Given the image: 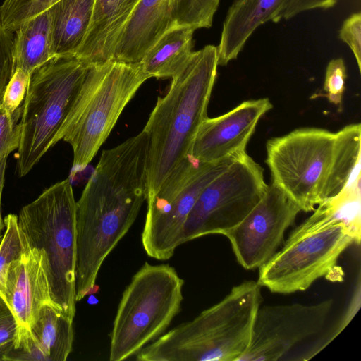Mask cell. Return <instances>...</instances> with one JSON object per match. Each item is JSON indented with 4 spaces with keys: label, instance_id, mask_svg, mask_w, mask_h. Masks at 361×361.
<instances>
[{
    "label": "cell",
    "instance_id": "6da1fadb",
    "mask_svg": "<svg viewBox=\"0 0 361 361\" xmlns=\"http://www.w3.org/2000/svg\"><path fill=\"white\" fill-rule=\"evenodd\" d=\"M145 131L104 150L76 202L75 299L95 293L101 266L133 226L147 195Z\"/></svg>",
    "mask_w": 361,
    "mask_h": 361
},
{
    "label": "cell",
    "instance_id": "7a4b0ae2",
    "mask_svg": "<svg viewBox=\"0 0 361 361\" xmlns=\"http://www.w3.org/2000/svg\"><path fill=\"white\" fill-rule=\"evenodd\" d=\"M361 131L350 124L336 133L296 129L267 142L272 183L304 212L340 193L360 165Z\"/></svg>",
    "mask_w": 361,
    "mask_h": 361
},
{
    "label": "cell",
    "instance_id": "3957f363",
    "mask_svg": "<svg viewBox=\"0 0 361 361\" xmlns=\"http://www.w3.org/2000/svg\"><path fill=\"white\" fill-rule=\"evenodd\" d=\"M217 47L193 51L185 68L159 97L143 129L149 140L147 195H154L170 172L190 153L207 106L218 67Z\"/></svg>",
    "mask_w": 361,
    "mask_h": 361
},
{
    "label": "cell",
    "instance_id": "277c9868",
    "mask_svg": "<svg viewBox=\"0 0 361 361\" xmlns=\"http://www.w3.org/2000/svg\"><path fill=\"white\" fill-rule=\"evenodd\" d=\"M245 281L193 319L165 332L135 355L137 361H238L247 350L262 301Z\"/></svg>",
    "mask_w": 361,
    "mask_h": 361
},
{
    "label": "cell",
    "instance_id": "5b68a950",
    "mask_svg": "<svg viewBox=\"0 0 361 361\" xmlns=\"http://www.w3.org/2000/svg\"><path fill=\"white\" fill-rule=\"evenodd\" d=\"M149 77L140 63L110 60L90 66L80 90L60 128L73 152V170H83L106 141L118 118Z\"/></svg>",
    "mask_w": 361,
    "mask_h": 361
},
{
    "label": "cell",
    "instance_id": "8992f818",
    "mask_svg": "<svg viewBox=\"0 0 361 361\" xmlns=\"http://www.w3.org/2000/svg\"><path fill=\"white\" fill-rule=\"evenodd\" d=\"M75 209L72 185L67 178L46 188L18 216L30 247L42 255L54 305L73 320L77 302Z\"/></svg>",
    "mask_w": 361,
    "mask_h": 361
},
{
    "label": "cell",
    "instance_id": "52a82bcc",
    "mask_svg": "<svg viewBox=\"0 0 361 361\" xmlns=\"http://www.w3.org/2000/svg\"><path fill=\"white\" fill-rule=\"evenodd\" d=\"M184 280L168 264L145 262L123 292L110 334V361L129 359L164 334L180 312Z\"/></svg>",
    "mask_w": 361,
    "mask_h": 361
},
{
    "label": "cell",
    "instance_id": "ba28073f",
    "mask_svg": "<svg viewBox=\"0 0 361 361\" xmlns=\"http://www.w3.org/2000/svg\"><path fill=\"white\" fill-rule=\"evenodd\" d=\"M88 68L73 56H56L30 74L19 121L16 165L18 177L26 176L54 146Z\"/></svg>",
    "mask_w": 361,
    "mask_h": 361
},
{
    "label": "cell",
    "instance_id": "9c48e42d",
    "mask_svg": "<svg viewBox=\"0 0 361 361\" xmlns=\"http://www.w3.org/2000/svg\"><path fill=\"white\" fill-rule=\"evenodd\" d=\"M238 155L202 162L189 154L170 172L158 190L147 197L141 240L149 257L167 260L173 255L182 244L186 219L200 193Z\"/></svg>",
    "mask_w": 361,
    "mask_h": 361
},
{
    "label": "cell",
    "instance_id": "30bf717a",
    "mask_svg": "<svg viewBox=\"0 0 361 361\" xmlns=\"http://www.w3.org/2000/svg\"><path fill=\"white\" fill-rule=\"evenodd\" d=\"M264 169L246 152L202 190L183 229L182 244L210 234L225 235L257 205L267 191Z\"/></svg>",
    "mask_w": 361,
    "mask_h": 361
},
{
    "label": "cell",
    "instance_id": "8fae6325",
    "mask_svg": "<svg viewBox=\"0 0 361 361\" xmlns=\"http://www.w3.org/2000/svg\"><path fill=\"white\" fill-rule=\"evenodd\" d=\"M360 236L343 224L329 226L283 243L259 269L257 282L273 293L307 290L336 267L341 255Z\"/></svg>",
    "mask_w": 361,
    "mask_h": 361
},
{
    "label": "cell",
    "instance_id": "7c38bea8",
    "mask_svg": "<svg viewBox=\"0 0 361 361\" xmlns=\"http://www.w3.org/2000/svg\"><path fill=\"white\" fill-rule=\"evenodd\" d=\"M333 303L330 299L312 305L260 306L250 344L238 361L288 360L293 350L322 332Z\"/></svg>",
    "mask_w": 361,
    "mask_h": 361
},
{
    "label": "cell",
    "instance_id": "4fadbf2b",
    "mask_svg": "<svg viewBox=\"0 0 361 361\" xmlns=\"http://www.w3.org/2000/svg\"><path fill=\"white\" fill-rule=\"evenodd\" d=\"M220 0H140L116 44L113 59L139 63L167 31L212 27Z\"/></svg>",
    "mask_w": 361,
    "mask_h": 361
},
{
    "label": "cell",
    "instance_id": "5bb4252c",
    "mask_svg": "<svg viewBox=\"0 0 361 361\" xmlns=\"http://www.w3.org/2000/svg\"><path fill=\"white\" fill-rule=\"evenodd\" d=\"M300 207L274 183L250 212L224 235L239 264L246 269L259 268L277 251Z\"/></svg>",
    "mask_w": 361,
    "mask_h": 361
},
{
    "label": "cell",
    "instance_id": "9a60e30c",
    "mask_svg": "<svg viewBox=\"0 0 361 361\" xmlns=\"http://www.w3.org/2000/svg\"><path fill=\"white\" fill-rule=\"evenodd\" d=\"M268 98L240 103L228 112L207 117L194 138L190 155L202 162H214L245 152L259 119L271 109Z\"/></svg>",
    "mask_w": 361,
    "mask_h": 361
},
{
    "label": "cell",
    "instance_id": "2e32d148",
    "mask_svg": "<svg viewBox=\"0 0 361 361\" xmlns=\"http://www.w3.org/2000/svg\"><path fill=\"white\" fill-rule=\"evenodd\" d=\"M0 298L13 314L18 328L30 329L44 306L54 305L39 250L30 248L13 262Z\"/></svg>",
    "mask_w": 361,
    "mask_h": 361
},
{
    "label": "cell",
    "instance_id": "e0dca14e",
    "mask_svg": "<svg viewBox=\"0 0 361 361\" xmlns=\"http://www.w3.org/2000/svg\"><path fill=\"white\" fill-rule=\"evenodd\" d=\"M140 0H94L92 20L74 56L88 67L112 60L118 39Z\"/></svg>",
    "mask_w": 361,
    "mask_h": 361
},
{
    "label": "cell",
    "instance_id": "ac0fdd59",
    "mask_svg": "<svg viewBox=\"0 0 361 361\" xmlns=\"http://www.w3.org/2000/svg\"><path fill=\"white\" fill-rule=\"evenodd\" d=\"M283 0H235L226 15L217 47L218 64L237 59L262 24L273 21Z\"/></svg>",
    "mask_w": 361,
    "mask_h": 361
},
{
    "label": "cell",
    "instance_id": "d6986e66",
    "mask_svg": "<svg viewBox=\"0 0 361 361\" xmlns=\"http://www.w3.org/2000/svg\"><path fill=\"white\" fill-rule=\"evenodd\" d=\"M360 178L347 183L337 195L319 204L313 214L296 227L285 243L321 229L343 224L361 237Z\"/></svg>",
    "mask_w": 361,
    "mask_h": 361
},
{
    "label": "cell",
    "instance_id": "ffe728a7",
    "mask_svg": "<svg viewBox=\"0 0 361 361\" xmlns=\"http://www.w3.org/2000/svg\"><path fill=\"white\" fill-rule=\"evenodd\" d=\"M94 0H59L49 8L56 56H74L90 27Z\"/></svg>",
    "mask_w": 361,
    "mask_h": 361
},
{
    "label": "cell",
    "instance_id": "44dd1931",
    "mask_svg": "<svg viewBox=\"0 0 361 361\" xmlns=\"http://www.w3.org/2000/svg\"><path fill=\"white\" fill-rule=\"evenodd\" d=\"M195 30L191 27L170 30L149 49L139 62L149 78H172L185 68L193 53Z\"/></svg>",
    "mask_w": 361,
    "mask_h": 361
},
{
    "label": "cell",
    "instance_id": "7402d4cb",
    "mask_svg": "<svg viewBox=\"0 0 361 361\" xmlns=\"http://www.w3.org/2000/svg\"><path fill=\"white\" fill-rule=\"evenodd\" d=\"M14 32V71L21 68L31 74L56 57L49 9L23 23Z\"/></svg>",
    "mask_w": 361,
    "mask_h": 361
},
{
    "label": "cell",
    "instance_id": "603a6c76",
    "mask_svg": "<svg viewBox=\"0 0 361 361\" xmlns=\"http://www.w3.org/2000/svg\"><path fill=\"white\" fill-rule=\"evenodd\" d=\"M73 320L52 305L44 306L30 329L46 361H66L73 350Z\"/></svg>",
    "mask_w": 361,
    "mask_h": 361
},
{
    "label": "cell",
    "instance_id": "cb8c5ba5",
    "mask_svg": "<svg viewBox=\"0 0 361 361\" xmlns=\"http://www.w3.org/2000/svg\"><path fill=\"white\" fill-rule=\"evenodd\" d=\"M5 231L0 241V297L4 292L8 270L30 249L21 231L18 216L9 214L4 219Z\"/></svg>",
    "mask_w": 361,
    "mask_h": 361
},
{
    "label": "cell",
    "instance_id": "d4e9b609",
    "mask_svg": "<svg viewBox=\"0 0 361 361\" xmlns=\"http://www.w3.org/2000/svg\"><path fill=\"white\" fill-rule=\"evenodd\" d=\"M59 0H4L0 6L4 27L14 32L23 23L49 9Z\"/></svg>",
    "mask_w": 361,
    "mask_h": 361
},
{
    "label": "cell",
    "instance_id": "484cf974",
    "mask_svg": "<svg viewBox=\"0 0 361 361\" xmlns=\"http://www.w3.org/2000/svg\"><path fill=\"white\" fill-rule=\"evenodd\" d=\"M30 78L28 72L17 68L8 82L0 104L11 116H21Z\"/></svg>",
    "mask_w": 361,
    "mask_h": 361
},
{
    "label": "cell",
    "instance_id": "4316f807",
    "mask_svg": "<svg viewBox=\"0 0 361 361\" xmlns=\"http://www.w3.org/2000/svg\"><path fill=\"white\" fill-rule=\"evenodd\" d=\"M3 360L46 361L30 329L18 328Z\"/></svg>",
    "mask_w": 361,
    "mask_h": 361
},
{
    "label": "cell",
    "instance_id": "83f0119b",
    "mask_svg": "<svg viewBox=\"0 0 361 361\" xmlns=\"http://www.w3.org/2000/svg\"><path fill=\"white\" fill-rule=\"evenodd\" d=\"M347 78L346 67L342 58L331 60L326 67L324 90L328 100L336 106H341Z\"/></svg>",
    "mask_w": 361,
    "mask_h": 361
},
{
    "label": "cell",
    "instance_id": "f1b7e54d",
    "mask_svg": "<svg viewBox=\"0 0 361 361\" xmlns=\"http://www.w3.org/2000/svg\"><path fill=\"white\" fill-rule=\"evenodd\" d=\"M20 117L11 116L0 104V161L19 146Z\"/></svg>",
    "mask_w": 361,
    "mask_h": 361
},
{
    "label": "cell",
    "instance_id": "f546056e",
    "mask_svg": "<svg viewBox=\"0 0 361 361\" xmlns=\"http://www.w3.org/2000/svg\"><path fill=\"white\" fill-rule=\"evenodd\" d=\"M13 32L7 30L0 20V104L4 91L14 73Z\"/></svg>",
    "mask_w": 361,
    "mask_h": 361
},
{
    "label": "cell",
    "instance_id": "4dcf8cb0",
    "mask_svg": "<svg viewBox=\"0 0 361 361\" xmlns=\"http://www.w3.org/2000/svg\"><path fill=\"white\" fill-rule=\"evenodd\" d=\"M339 39L352 51L360 72L361 71V13H354L343 23L338 32Z\"/></svg>",
    "mask_w": 361,
    "mask_h": 361
},
{
    "label": "cell",
    "instance_id": "1f68e13d",
    "mask_svg": "<svg viewBox=\"0 0 361 361\" xmlns=\"http://www.w3.org/2000/svg\"><path fill=\"white\" fill-rule=\"evenodd\" d=\"M338 0H283L272 22L289 20L305 11L313 9H328L336 5Z\"/></svg>",
    "mask_w": 361,
    "mask_h": 361
},
{
    "label": "cell",
    "instance_id": "d6a6232c",
    "mask_svg": "<svg viewBox=\"0 0 361 361\" xmlns=\"http://www.w3.org/2000/svg\"><path fill=\"white\" fill-rule=\"evenodd\" d=\"M18 330L13 314L0 298V360L12 344Z\"/></svg>",
    "mask_w": 361,
    "mask_h": 361
},
{
    "label": "cell",
    "instance_id": "836d02e7",
    "mask_svg": "<svg viewBox=\"0 0 361 361\" xmlns=\"http://www.w3.org/2000/svg\"><path fill=\"white\" fill-rule=\"evenodd\" d=\"M7 158H8L7 157H4L0 161V241L3 236L1 233L4 228V220L1 219V202L2 192H3L4 186V182H5V173H6V169Z\"/></svg>",
    "mask_w": 361,
    "mask_h": 361
}]
</instances>
